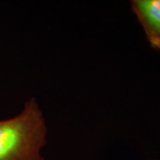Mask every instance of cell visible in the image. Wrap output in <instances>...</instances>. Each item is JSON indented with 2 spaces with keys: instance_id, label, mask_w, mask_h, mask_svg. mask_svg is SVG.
<instances>
[{
  "instance_id": "cell-3",
  "label": "cell",
  "mask_w": 160,
  "mask_h": 160,
  "mask_svg": "<svg viewBox=\"0 0 160 160\" xmlns=\"http://www.w3.org/2000/svg\"><path fill=\"white\" fill-rule=\"evenodd\" d=\"M158 160H160V159H158Z\"/></svg>"
},
{
  "instance_id": "cell-1",
  "label": "cell",
  "mask_w": 160,
  "mask_h": 160,
  "mask_svg": "<svg viewBox=\"0 0 160 160\" xmlns=\"http://www.w3.org/2000/svg\"><path fill=\"white\" fill-rule=\"evenodd\" d=\"M47 126L34 97L15 117L0 121V160H45Z\"/></svg>"
},
{
  "instance_id": "cell-2",
  "label": "cell",
  "mask_w": 160,
  "mask_h": 160,
  "mask_svg": "<svg viewBox=\"0 0 160 160\" xmlns=\"http://www.w3.org/2000/svg\"><path fill=\"white\" fill-rule=\"evenodd\" d=\"M131 6L150 46L160 51V0H132Z\"/></svg>"
}]
</instances>
